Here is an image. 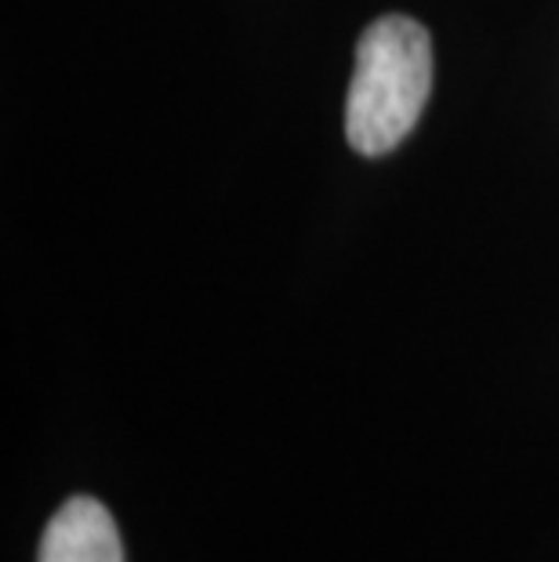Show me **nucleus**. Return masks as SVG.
I'll return each mask as SVG.
<instances>
[{
	"label": "nucleus",
	"instance_id": "1",
	"mask_svg": "<svg viewBox=\"0 0 559 562\" xmlns=\"http://www.w3.org/2000/svg\"><path fill=\"white\" fill-rule=\"evenodd\" d=\"M433 44L407 15L374 19L356 44L345 99V138L364 157H382L411 135L429 102Z\"/></svg>",
	"mask_w": 559,
	"mask_h": 562
},
{
	"label": "nucleus",
	"instance_id": "2",
	"mask_svg": "<svg viewBox=\"0 0 559 562\" xmlns=\"http://www.w3.org/2000/svg\"><path fill=\"white\" fill-rule=\"evenodd\" d=\"M37 562H124L110 508L94 497H69L44 530Z\"/></svg>",
	"mask_w": 559,
	"mask_h": 562
}]
</instances>
